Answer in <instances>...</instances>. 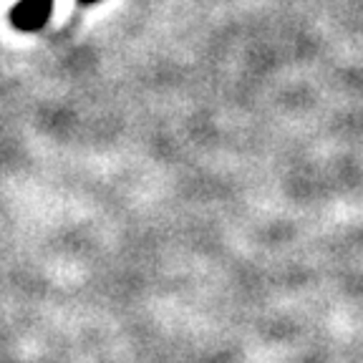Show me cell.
<instances>
[{
  "mask_svg": "<svg viewBox=\"0 0 363 363\" xmlns=\"http://www.w3.org/2000/svg\"><path fill=\"white\" fill-rule=\"evenodd\" d=\"M53 3L51 0H21L13 8V26L21 30H35L40 28L48 16H51Z\"/></svg>",
  "mask_w": 363,
  "mask_h": 363,
  "instance_id": "1",
  "label": "cell"
},
{
  "mask_svg": "<svg viewBox=\"0 0 363 363\" xmlns=\"http://www.w3.org/2000/svg\"><path fill=\"white\" fill-rule=\"evenodd\" d=\"M84 3H96V0H84Z\"/></svg>",
  "mask_w": 363,
  "mask_h": 363,
  "instance_id": "2",
  "label": "cell"
}]
</instances>
